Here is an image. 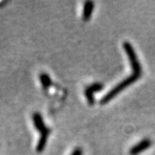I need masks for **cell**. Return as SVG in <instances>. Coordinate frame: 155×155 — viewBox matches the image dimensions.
<instances>
[{
  "mask_svg": "<svg viewBox=\"0 0 155 155\" xmlns=\"http://www.w3.org/2000/svg\"><path fill=\"white\" fill-rule=\"evenodd\" d=\"M140 76L138 75H135V74H131L130 76H128L127 78H125L124 80H122V82H120L119 84H117L116 86L113 89H111L110 91L107 93V94L101 99L100 101V104H108L110 100H112L116 95L119 94L121 91H122L125 88H127V86H129L130 84H132L134 83L137 79L140 78Z\"/></svg>",
  "mask_w": 155,
  "mask_h": 155,
  "instance_id": "obj_1",
  "label": "cell"
},
{
  "mask_svg": "<svg viewBox=\"0 0 155 155\" xmlns=\"http://www.w3.org/2000/svg\"><path fill=\"white\" fill-rule=\"evenodd\" d=\"M71 155H83V150L81 147H76L72 151Z\"/></svg>",
  "mask_w": 155,
  "mask_h": 155,
  "instance_id": "obj_9",
  "label": "cell"
},
{
  "mask_svg": "<svg viewBox=\"0 0 155 155\" xmlns=\"http://www.w3.org/2000/svg\"><path fill=\"white\" fill-rule=\"evenodd\" d=\"M50 133H51V130L48 127L42 133H41V137L39 139L38 143L36 146V152L37 153H41L45 149L47 142H48V135L50 134Z\"/></svg>",
  "mask_w": 155,
  "mask_h": 155,
  "instance_id": "obj_6",
  "label": "cell"
},
{
  "mask_svg": "<svg viewBox=\"0 0 155 155\" xmlns=\"http://www.w3.org/2000/svg\"><path fill=\"white\" fill-rule=\"evenodd\" d=\"M33 122L34 125H35V127L36 128V130L40 132V134L42 133L43 131H45L48 127H46L45 125V122L43 121V118L41 115L39 113V112H35L33 114Z\"/></svg>",
  "mask_w": 155,
  "mask_h": 155,
  "instance_id": "obj_5",
  "label": "cell"
},
{
  "mask_svg": "<svg viewBox=\"0 0 155 155\" xmlns=\"http://www.w3.org/2000/svg\"><path fill=\"white\" fill-rule=\"evenodd\" d=\"M40 81L44 90H48L52 85V79L47 72H41L40 74Z\"/></svg>",
  "mask_w": 155,
  "mask_h": 155,
  "instance_id": "obj_8",
  "label": "cell"
},
{
  "mask_svg": "<svg viewBox=\"0 0 155 155\" xmlns=\"http://www.w3.org/2000/svg\"><path fill=\"white\" fill-rule=\"evenodd\" d=\"M104 89V84L99 82L91 84L84 89V96L90 105H93L95 104L94 94L96 92H98Z\"/></svg>",
  "mask_w": 155,
  "mask_h": 155,
  "instance_id": "obj_3",
  "label": "cell"
},
{
  "mask_svg": "<svg viewBox=\"0 0 155 155\" xmlns=\"http://www.w3.org/2000/svg\"><path fill=\"white\" fill-rule=\"evenodd\" d=\"M94 3L92 1H86L84 4L83 8V20L84 22H87L91 17L92 12L94 11Z\"/></svg>",
  "mask_w": 155,
  "mask_h": 155,
  "instance_id": "obj_7",
  "label": "cell"
},
{
  "mask_svg": "<svg viewBox=\"0 0 155 155\" xmlns=\"http://www.w3.org/2000/svg\"><path fill=\"white\" fill-rule=\"evenodd\" d=\"M152 145L151 140L148 138L143 139L142 140H140L139 143L134 145V147H131V149L129 151L130 155H138L141 153L142 152H144L145 150L148 149Z\"/></svg>",
  "mask_w": 155,
  "mask_h": 155,
  "instance_id": "obj_4",
  "label": "cell"
},
{
  "mask_svg": "<svg viewBox=\"0 0 155 155\" xmlns=\"http://www.w3.org/2000/svg\"><path fill=\"white\" fill-rule=\"evenodd\" d=\"M123 49L125 51L127 58L130 62V66L133 70V73L135 75L140 76L142 73V67L140 66V62H139L138 57L135 53V51L134 49L133 46L130 44L128 41H125L123 43Z\"/></svg>",
  "mask_w": 155,
  "mask_h": 155,
  "instance_id": "obj_2",
  "label": "cell"
}]
</instances>
